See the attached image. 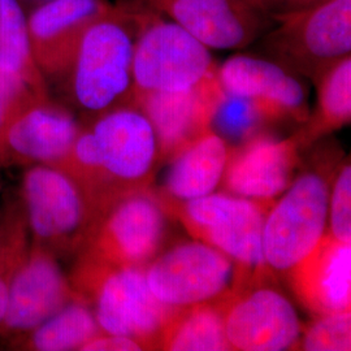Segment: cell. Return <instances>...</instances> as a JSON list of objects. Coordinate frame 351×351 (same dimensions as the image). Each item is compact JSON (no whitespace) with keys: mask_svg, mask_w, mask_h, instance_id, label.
I'll return each mask as SVG.
<instances>
[{"mask_svg":"<svg viewBox=\"0 0 351 351\" xmlns=\"http://www.w3.org/2000/svg\"><path fill=\"white\" fill-rule=\"evenodd\" d=\"M158 164V141L149 119L125 103L82 126L66 159L56 168L75 180L99 216L116 199L150 189Z\"/></svg>","mask_w":351,"mask_h":351,"instance_id":"6da1fadb","label":"cell"},{"mask_svg":"<svg viewBox=\"0 0 351 351\" xmlns=\"http://www.w3.org/2000/svg\"><path fill=\"white\" fill-rule=\"evenodd\" d=\"M69 281L93 308L103 333L134 339L142 350L159 349L167 326L181 310L152 294L146 267L113 265L80 252Z\"/></svg>","mask_w":351,"mask_h":351,"instance_id":"7a4b0ae2","label":"cell"},{"mask_svg":"<svg viewBox=\"0 0 351 351\" xmlns=\"http://www.w3.org/2000/svg\"><path fill=\"white\" fill-rule=\"evenodd\" d=\"M150 14L112 5L88 26L64 80L82 112L95 117L129 101L134 45Z\"/></svg>","mask_w":351,"mask_h":351,"instance_id":"3957f363","label":"cell"},{"mask_svg":"<svg viewBox=\"0 0 351 351\" xmlns=\"http://www.w3.org/2000/svg\"><path fill=\"white\" fill-rule=\"evenodd\" d=\"M272 203L213 193L175 204L167 213L178 219L190 236L221 251L236 264L243 290L272 277L262 243L264 221Z\"/></svg>","mask_w":351,"mask_h":351,"instance_id":"277c9868","label":"cell"},{"mask_svg":"<svg viewBox=\"0 0 351 351\" xmlns=\"http://www.w3.org/2000/svg\"><path fill=\"white\" fill-rule=\"evenodd\" d=\"M21 198L33 243L56 256L82 250L98 213L71 176L52 165L26 167Z\"/></svg>","mask_w":351,"mask_h":351,"instance_id":"5b68a950","label":"cell"},{"mask_svg":"<svg viewBox=\"0 0 351 351\" xmlns=\"http://www.w3.org/2000/svg\"><path fill=\"white\" fill-rule=\"evenodd\" d=\"M264 33L271 60L314 82L351 53V0H328L311 8L275 16Z\"/></svg>","mask_w":351,"mask_h":351,"instance_id":"8992f818","label":"cell"},{"mask_svg":"<svg viewBox=\"0 0 351 351\" xmlns=\"http://www.w3.org/2000/svg\"><path fill=\"white\" fill-rule=\"evenodd\" d=\"M146 280L159 301L177 308L226 301L242 290L236 264L198 239L160 251L147 264Z\"/></svg>","mask_w":351,"mask_h":351,"instance_id":"52a82bcc","label":"cell"},{"mask_svg":"<svg viewBox=\"0 0 351 351\" xmlns=\"http://www.w3.org/2000/svg\"><path fill=\"white\" fill-rule=\"evenodd\" d=\"M284 193L267 213L262 243L269 272L287 276L324 237L330 189L326 176L311 171Z\"/></svg>","mask_w":351,"mask_h":351,"instance_id":"ba28073f","label":"cell"},{"mask_svg":"<svg viewBox=\"0 0 351 351\" xmlns=\"http://www.w3.org/2000/svg\"><path fill=\"white\" fill-rule=\"evenodd\" d=\"M168 217L151 189L126 194L101 211L80 252L113 265L147 267L162 251Z\"/></svg>","mask_w":351,"mask_h":351,"instance_id":"9c48e42d","label":"cell"},{"mask_svg":"<svg viewBox=\"0 0 351 351\" xmlns=\"http://www.w3.org/2000/svg\"><path fill=\"white\" fill-rule=\"evenodd\" d=\"M210 49L173 21L152 13L134 45L132 91H178L213 75Z\"/></svg>","mask_w":351,"mask_h":351,"instance_id":"30bf717a","label":"cell"},{"mask_svg":"<svg viewBox=\"0 0 351 351\" xmlns=\"http://www.w3.org/2000/svg\"><path fill=\"white\" fill-rule=\"evenodd\" d=\"M224 94L216 72L198 85L178 91H132L128 103L145 113L155 132L159 162L211 132L216 106Z\"/></svg>","mask_w":351,"mask_h":351,"instance_id":"8fae6325","label":"cell"},{"mask_svg":"<svg viewBox=\"0 0 351 351\" xmlns=\"http://www.w3.org/2000/svg\"><path fill=\"white\" fill-rule=\"evenodd\" d=\"M78 298L58 256L30 241L13 274L0 336L10 339L23 336Z\"/></svg>","mask_w":351,"mask_h":351,"instance_id":"7c38bea8","label":"cell"},{"mask_svg":"<svg viewBox=\"0 0 351 351\" xmlns=\"http://www.w3.org/2000/svg\"><path fill=\"white\" fill-rule=\"evenodd\" d=\"M226 333L232 350H290L298 346L302 324L291 302L263 281L228 301Z\"/></svg>","mask_w":351,"mask_h":351,"instance_id":"4fadbf2b","label":"cell"},{"mask_svg":"<svg viewBox=\"0 0 351 351\" xmlns=\"http://www.w3.org/2000/svg\"><path fill=\"white\" fill-rule=\"evenodd\" d=\"M111 7L107 0H51L29 11L32 51L46 80H65L88 26Z\"/></svg>","mask_w":351,"mask_h":351,"instance_id":"5bb4252c","label":"cell"},{"mask_svg":"<svg viewBox=\"0 0 351 351\" xmlns=\"http://www.w3.org/2000/svg\"><path fill=\"white\" fill-rule=\"evenodd\" d=\"M177 25L215 50L242 49L262 37L274 20L247 0H147Z\"/></svg>","mask_w":351,"mask_h":351,"instance_id":"9a60e30c","label":"cell"},{"mask_svg":"<svg viewBox=\"0 0 351 351\" xmlns=\"http://www.w3.org/2000/svg\"><path fill=\"white\" fill-rule=\"evenodd\" d=\"M82 125L75 114L51 98L20 113L0 137V165L59 167Z\"/></svg>","mask_w":351,"mask_h":351,"instance_id":"2e32d148","label":"cell"},{"mask_svg":"<svg viewBox=\"0 0 351 351\" xmlns=\"http://www.w3.org/2000/svg\"><path fill=\"white\" fill-rule=\"evenodd\" d=\"M300 142L262 133L229 150L223 182L226 193L254 201L275 202L294 181Z\"/></svg>","mask_w":351,"mask_h":351,"instance_id":"e0dca14e","label":"cell"},{"mask_svg":"<svg viewBox=\"0 0 351 351\" xmlns=\"http://www.w3.org/2000/svg\"><path fill=\"white\" fill-rule=\"evenodd\" d=\"M216 75L226 93L261 103L278 121L304 123L310 116L303 84L271 59L234 55L217 66Z\"/></svg>","mask_w":351,"mask_h":351,"instance_id":"ac0fdd59","label":"cell"},{"mask_svg":"<svg viewBox=\"0 0 351 351\" xmlns=\"http://www.w3.org/2000/svg\"><path fill=\"white\" fill-rule=\"evenodd\" d=\"M287 277L295 298L315 316L350 311V242L326 233Z\"/></svg>","mask_w":351,"mask_h":351,"instance_id":"d6986e66","label":"cell"},{"mask_svg":"<svg viewBox=\"0 0 351 351\" xmlns=\"http://www.w3.org/2000/svg\"><path fill=\"white\" fill-rule=\"evenodd\" d=\"M229 150L210 132L177 152L169 160L162 191L156 194L164 208L213 194L223 180Z\"/></svg>","mask_w":351,"mask_h":351,"instance_id":"ffe728a7","label":"cell"},{"mask_svg":"<svg viewBox=\"0 0 351 351\" xmlns=\"http://www.w3.org/2000/svg\"><path fill=\"white\" fill-rule=\"evenodd\" d=\"M103 335L93 308L73 300L40 326L10 339V349L23 351L81 350L88 341Z\"/></svg>","mask_w":351,"mask_h":351,"instance_id":"44dd1931","label":"cell"},{"mask_svg":"<svg viewBox=\"0 0 351 351\" xmlns=\"http://www.w3.org/2000/svg\"><path fill=\"white\" fill-rule=\"evenodd\" d=\"M226 301L181 308L167 326L160 350H232L226 333Z\"/></svg>","mask_w":351,"mask_h":351,"instance_id":"7402d4cb","label":"cell"},{"mask_svg":"<svg viewBox=\"0 0 351 351\" xmlns=\"http://www.w3.org/2000/svg\"><path fill=\"white\" fill-rule=\"evenodd\" d=\"M315 84L317 85V106L314 114L303 123L304 128L295 134L300 146L313 143L315 139L350 124V56L326 69Z\"/></svg>","mask_w":351,"mask_h":351,"instance_id":"603a6c76","label":"cell"},{"mask_svg":"<svg viewBox=\"0 0 351 351\" xmlns=\"http://www.w3.org/2000/svg\"><path fill=\"white\" fill-rule=\"evenodd\" d=\"M0 71L20 78L38 95L50 97L47 80L32 51L26 12L19 0H0Z\"/></svg>","mask_w":351,"mask_h":351,"instance_id":"cb8c5ba5","label":"cell"},{"mask_svg":"<svg viewBox=\"0 0 351 351\" xmlns=\"http://www.w3.org/2000/svg\"><path fill=\"white\" fill-rule=\"evenodd\" d=\"M278 123L275 114L251 98L226 93L217 103L211 120V132L234 149L265 133V128Z\"/></svg>","mask_w":351,"mask_h":351,"instance_id":"d4e9b609","label":"cell"},{"mask_svg":"<svg viewBox=\"0 0 351 351\" xmlns=\"http://www.w3.org/2000/svg\"><path fill=\"white\" fill-rule=\"evenodd\" d=\"M29 246L30 234L23 207L7 211L0 236V326L7 311L13 274Z\"/></svg>","mask_w":351,"mask_h":351,"instance_id":"484cf974","label":"cell"},{"mask_svg":"<svg viewBox=\"0 0 351 351\" xmlns=\"http://www.w3.org/2000/svg\"><path fill=\"white\" fill-rule=\"evenodd\" d=\"M298 346L306 351L351 350L350 311L316 316L314 323L302 328Z\"/></svg>","mask_w":351,"mask_h":351,"instance_id":"4316f807","label":"cell"},{"mask_svg":"<svg viewBox=\"0 0 351 351\" xmlns=\"http://www.w3.org/2000/svg\"><path fill=\"white\" fill-rule=\"evenodd\" d=\"M47 98L36 94L20 78L0 71V137L20 113Z\"/></svg>","mask_w":351,"mask_h":351,"instance_id":"83f0119b","label":"cell"},{"mask_svg":"<svg viewBox=\"0 0 351 351\" xmlns=\"http://www.w3.org/2000/svg\"><path fill=\"white\" fill-rule=\"evenodd\" d=\"M330 234L341 242L351 243V168L343 164L329 195Z\"/></svg>","mask_w":351,"mask_h":351,"instance_id":"f1b7e54d","label":"cell"},{"mask_svg":"<svg viewBox=\"0 0 351 351\" xmlns=\"http://www.w3.org/2000/svg\"><path fill=\"white\" fill-rule=\"evenodd\" d=\"M256 10L265 13L271 19L284 13L311 8L328 0H247Z\"/></svg>","mask_w":351,"mask_h":351,"instance_id":"f546056e","label":"cell"},{"mask_svg":"<svg viewBox=\"0 0 351 351\" xmlns=\"http://www.w3.org/2000/svg\"><path fill=\"white\" fill-rule=\"evenodd\" d=\"M142 350L138 342L129 339L125 336L117 335H107L103 333L101 336L88 341V343L81 349V351H137Z\"/></svg>","mask_w":351,"mask_h":351,"instance_id":"4dcf8cb0","label":"cell"},{"mask_svg":"<svg viewBox=\"0 0 351 351\" xmlns=\"http://www.w3.org/2000/svg\"><path fill=\"white\" fill-rule=\"evenodd\" d=\"M20 3H21V5H25L29 8V11L30 10H33V8H36L38 5H42V4H45V3H49L51 0H19Z\"/></svg>","mask_w":351,"mask_h":351,"instance_id":"1f68e13d","label":"cell"},{"mask_svg":"<svg viewBox=\"0 0 351 351\" xmlns=\"http://www.w3.org/2000/svg\"><path fill=\"white\" fill-rule=\"evenodd\" d=\"M4 215H1L0 213V236H1V233H3V230H4Z\"/></svg>","mask_w":351,"mask_h":351,"instance_id":"d6a6232c","label":"cell"}]
</instances>
